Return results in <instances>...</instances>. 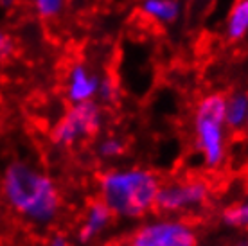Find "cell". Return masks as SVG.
Masks as SVG:
<instances>
[{
  "label": "cell",
  "instance_id": "cell-1",
  "mask_svg": "<svg viewBox=\"0 0 248 246\" xmlns=\"http://www.w3.org/2000/svg\"><path fill=\"white\" fill-rule=\"evenodd\" d=\"M0 192L7 207L31 225H52L62 212V192L54 178L25 160L7 164Z\"/></svg>",
  "mask_w": 248,
  "mask_h": 246
},
{
  "label": "cell",
  "instance_id": "cell-2",
  "mask_svg": "<svg viewBox=\"0 0 248 246\" xmlns=\"http://www.w3.org/2000/svg\"><path fill=\"white\" fill-rule=\"evenodd\" d=\"M160 176L146 167H113L97 178V198L113 217L139 219L155 210Z\"/></svg>",
  "mask_w": 248,
  "mask_h": 246
},
{
  "label": "cell",
  "instance_id": "cell-3",
  "mask_svg": "<svg viewBox=\"0 0 248 246\" xmlns=\"http://www.w3.org/2000/svg\"><path fill=\"white\" fill-rule=\"evenodd\" d=\"M229 133L225 123V93H205L192 111V146L209 171H219L223 167Z\"/></svg>",
  "mask_w": 248,
  "mask_h": 246
},
{
  "label": "cell",
  "instance_id": "cell-4",
  "mask_svg": "<svg viewBox=\"0 0 248 246\" xmlns=\"http://www.w3.org/2000/svg\"><path fill=\"white\" fill-rule=\"evenodd\" d=\"M103 108L99 101L70 105L52 128V142L58 148H74L90 140L103 128Z\"/></svg>",
  "mask_w": 248,
  "mask_h": 246
},
{
  "label": "cell",
  "instance_id": "cell-5",
  "mask_svg": "<svg viewBox=\"0 0 248 246\" xmlns=\"http://www.w3.org/2000/svg\"><path fill=\"white\" fill-rule=\"evenodd\" d=\"M211 200V185L203 178L187 176L162 182L155 210L164 215H182L200 210Z\"/></svg>",
  "mask_w": 248,
  "mask_h": 246
},
{
  "label": "cell",
  "instance_id": "cell-6",
  "mask_svg": "<svg viewBox=\"0 0 248 246\" xmlns=\"http://www.w3.org/2000/svg\"><path fill=\"white\" fill-rule=\"evenodd\" d=\"M128 246H198V232L182 217L164 215L133 230Z\"/></svg>",
  "mask_w": 248,
  "mask_h": 246
},
{
  "label": "cell",
  "instance_id": "cell-7",
  "mask_svg": "<svg viewBox=\"0 0 248 246\" xmlns=\"http://www.w3.org/2000/svg\"><path fill=\"white\" fill-rule=\"evenodd\" d=\"M101 76H97L85 63H74L68 68L65 79V97L70 105L87 103L97 99Z\"/></svg>",
  "mask_w": 248,
  "mask_h": 246
},
{
  "label": "cell",
  "instance_id": "cell-8",
  "mask_svg": "<svg viewBox=\"0 0 248 246\" xmlns=\"http://www.w3.org/2000/svg\"><path fill=\"white\" fill-rule=\"evenodd\" d=\"M113 219L112 210L108 209L99 198L92 200L85 209L81 225L78 228V241L79 245H88L99 237Z\"/></svg>",
  "mask_w": 248,
  "mask_h": 246
},
{
  "label": "cell",
  "instance_id": "cell-9",
  "mask_svg": "<svg viewBox=\"0 0 248 246\" xmlns=\"http://www.w3.org/2000/svg\"><path fill=\"white\" fill-rule=\"evenodd\" d=\"M139 13L156 25H174L184 15V0H140Z\"/></svg>",
  "mask_w": 248,
  "mask_h": 246
},
{
  "label": "cell",
  "instance_id": "cell-10",
  "mask_svg": "<svg viewBox=\"0 0 248 246\" xmlns=\"http://www.w3.org/2000/svg\"><path fill=\"white\" fill-rule=\"evenodd\" d=\"M225 123L230 133L247 129L248 123V92L234 90L225 95Z\"/></svg>",
  "mask_w": 248,
  "mask_h": 246
},
{
  "label": "cell",
  "instance_id": "cell-11",
  "mask_svg": "<svg viewBox=\"0 0 248 246\" xmlns=\"http://www.w3.org/2000/svg\"><path fill=\"white\" fill-rule=\"evenodd\" d=\"M225 38L230 43H239L248 38V0H234L225 18Z\"/></svg>",
  "mask_w": 248,
  "mask_h": 246
},
{
  "label": "cell",
  "instance_id": "cell-12",
  "mask_svg": "<svg viewBox=\"0 0 248 246\" xmlns=\"http://www.w3.org/2000/svg\"><path fill=\"white\" fill-rule=\"evenodd\" d=\"M221 221L229 228H236V230L248 232V200L232 203L227 209H223V212H221Z\"/></svg>",
  "mask_w": 248,
  "mask_h": 246
},
{
  "label": "cell",
  "instance_id": "cell-13",
  "mask_svg": "<svg viewBox=\"0 0 248 246\" xmlns=\"http://www.w3.org/2000/svg\"><path fill=\"white\" fill-rule=\"evenodd\" d=\"M126 151V142L121 137L108 135L97 144V156L103 160H115L119 156H123Z\"/></svg>",
  "mask_w": 248,
  "mask_h": 246
},
{
  "label": "cell",
  "instance_id": "cell-14",
  "mask_svg": "<svg viewBox=\"0 0 248 246\" xmlns=\"http://www.w3.org/2000/svg\"><path fill=\"white\" fill-rule=\"evenodd\" d=\"M67 0H32L34 13L42 20H54L63 13Z\"/></svg>",
  "mask_w": 248,
  "mask_h": 246
},
{
  "label": "cell",
  "instance_id": "cell-15",
  "mask_svg": "<svg viewBox=\"0 0 248 246\" xmlns=\"http://www.w3.org/2000/svg\"><path fill=\"white\" fill-rule=\"evenodd\" d=\"M119 99V83L113 79L112 76H105L101 77L99 83V92H97V99L101 105H115Z\"/></svg>",
  "mask_w": 248,
  "mask_h": 246
},
{
  "label": "cell",
  "instance_id": "cell-16",
  "mask_svg": "<svg viewBox=\"0 0 248 246\" xmlns=\"http://www.w3.org/2000/svg\"><path fill=\"white\" fill-rule=\"evenodd\" d=\"M13 50V42L9 40L6 32L0 29V58H6V56L11 54Z\"/></svg>",
  "mask_w": 248,
  "mask_h": 246
},
{
  "label": "cell",
  "instance_id": "cell-17",
  "mask_svg": "<svg viewBox=\"0 0 248 246\" xmlns=\"http://www.w3.org/2000/svg\"><path fill=\"white\" fill-rule=\"evenodd\" d=\"M47 246H70V241H68L63 234H54L49 239Z\"/></svg>",
  "mask_w": 248,
  "mask_h": 246
},
{
  "label": "cell",
  "instance_id": "cell-18",
  "mask_svg": "<svg viewBox=\"0 0 248 246\" xmlns=\"http://www.w3.org/2000/svg\"><path fill=\"white\" fill-rule=\"evenodd\" d=\"M245 131H248V123H247V129H245Z\"/></svg>",
  "mask_w": 248,
  "mask_h": 246
}]
</instances>
